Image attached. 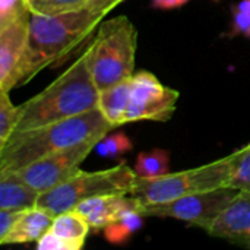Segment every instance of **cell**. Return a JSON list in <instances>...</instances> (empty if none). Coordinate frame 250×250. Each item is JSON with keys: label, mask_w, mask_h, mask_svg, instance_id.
Segmentation results:
<instances>
[{"label": "cell", "mask_w": 250, "mask_h": 250, "mask_svg": "<svg viewBox=\"0 0 250 250\" xmlns=\"http://www.w3.org/2000/svg\"><path fill=\"white\" fill-rule=\"evenodd\" d=\"M40 192L13 171H0V209H28L37 205Z\"/></svg>", "instance_id": "cell-14"}, {"label": "cell", "mask_w": 250, "mask_h": 250, "mask_svg": "<svg viewBox=\"0 0 250 250\" xmlns=\"http://www.w3.org/2000/svg\"><path fill=\"white\" fill-rule=\"evenodd\" d=\"M38 250H73L72 246L64 242L62 237H59L56 233L48 230L38 242H37Z\"/></svg>", "instance_id": "cell-25"}, {"label": "cell", "mask_w": 250, "mask_h": 250, "mask_svg": "<svg viewBox=\"0 0 250 250\" xmlns=\"http://www.w3.org/2000/svg\"><path fill=\"white\" fill-rule=\"evenodd\" d=\"M53 220L54 215L38 205L28 208L13 226V229L3 239H0V245H21L38 242L51 229Z\"/></svg>", "instance_id": "cell-13"}, {"label": "cell", "mask_w": 250, "mask_h": 250, "mask_svg": "<svg viewBox=\"0 0 250 250\" xmlns=\"http://www.w3.org/2000/svg\"><path fill=\"white\" fill-rule=\"evenodd\" d=\"M136 177L138 174L135 170L126 163L98 171L79 170L62 185L41 193L37 205L56 217L62 212L75 209L82 201L92 196L108 193L130 195Z\"/></svg>", "instance_id": "cell-6"}, {"label": "cell", "mask_w": 250, "mask_h": 250, "mask_svg": "<svg viewBox=\"0 0 250 250\" xmlns=\"http://www.w3.org/2000/svg\"><path fill=\"white\" fill-rule=\"evenodd\" d=\"M103 138H92L86 142H81L70 148L53 152L44 158H40L29 166L12 170L22 182L28 183L37 192L44 193L67 179L76 174L81 168V164L86 160V157L95 149L97 144Z\"/></svg>", "instance_id": "cell-8"}, {"label": "cell", "mask_w": 250, "mask_h": 250, "mask_svg": "<svg viewBox=\"0 0 250 250\" xmlns=\"http://www.w3.org/2000/svg\"><path fill=\"white\" fill-rule=\"evenodd\" d=\"M19 113V105L12 104L9 92L0 91V145L7 141L12 135L16 119Z\"/></svg>", "instance_id": "cell-22"}, {"label": "cell", "mask_w": 250, "mask_h": 250, "mask_svg": "<svg viewBox=\"0 0 250 250\" xmlns=\"http://www.w3.org/2000/svg\"><path fill=\"white\" fill-rule=\"evenodd\" d=\"M240 190L231 186H223L218 189L192 193L167 204L144 205V217L174 218L190 223L205 231L215 223L220 214L230 205Z\"/></svg>", "instance_id": "cell-7"}, {"label": "cell", "mask_w": 250, "mask_h": 250, "mask_svg": "<svg viewBox=\"0 0 250 250\" xmlns=\"http://www.w3.org/2000/svg\"><path fill=\"white\" fill-rule=\"evenodd\" d=\"M132 148H133L132 141L123 132H116V133L110 132V133H107L95 146L97 152L101 157L111 158V160L120 158L126 152L132 151Z\"/></svg>", "instance_id": "cell-20"}, {"label": "cell", "mask_w": 250, "mask_h": 250, "mask_svg": "<svg viewBox=\"0 0 250 250\" xmlns=\"http://www.w3.org/2000/svg\"><path fill=\"white\" fill-rule=\"evenodd\" d=\"M104 16L91 7L51 16L31 13L26 48L4 92L29 82L40 70L67 56L92 34Z\"/></svg>", "instance_id": "cell-1"}, {"label": "cell", "mask_w": 250, "mask_h": 250, "mask_svg": "<svg viewBox=\"0 0 250 250\" xmlns=\"http://www.w3.org/2000/svg\"><path fill=\"white\" fill-rule=\"evenodd\" d=\"M130 92L132 78L100 89L98 108L114 127L125 125V114L130 101Z\"/></svg>", "instance_id": "cell-15"}, {"label": "cell", "mask_w": 250, "mask_h": 250, "mask_svg": "<svg viewBox=\"0 0 250 250\" xmlns=\"http://www.w3.org/2000/svg\"><path fill=\"white\" fill-rule=\"evenodd\" d=\"M31 12L0 28V91H6L12 73L19 64L28 42Z\"/></svg>", "instance_id": "cell-12"}, {"label": "cell", "mask_w": 250, "mask_h": 250, "mask_svg": "<svg viewBox=\"0 0 250 250\" xmlns=\"http://www.w3.org/2000/svg\"><path fill=\"white\" fill-rule=\"evenodd\" d=\"M229 186L250 192V144L240 148V155L234 164Z\"/></svg>", "instance_id": "cell-21"}, {"label": "cell", "mask_w": 250, "mask_h": 250, "mask_svg": "<svg viewBox=\"0 0 250 250\" xmlns=\"http://www.w3.org/2000/svg\"><path fill=\"white\" fill-rule=\"evenodd\" d=\"M120 1L123 0H89L88 7H91L95 12H101L104 15H107L113 7H116Z\"/></svg>", "instance_id": "cell-27"}, {"label": "cell", "mask_w": 250, "mask_h": 250, "mask_svg": "<svg viewBox=\"0 0 250 250\" xmlns=\"http://www.w3.org/2000/svg\"><path fill=\"white\" fill-rule=\"evenodd\" d=\"M142 220L144 215L139 211L126 212L125 215H122L120 218H117L116 221L110 223L103 229L107 242H110L111 245L126 243L129 237L133 236L142 227Z\"/></svg>", "instance_id": "cell-18"}, {"label": "cell", "mask_w": 250, "mask_h": 250, "mask_svg": "<svg viewBox=\"0 0 250 250\" xmlns=\"http://www.w3.org/2000/svg\"><path fill=\"white\" fill-rule=\"evenodd\" d=\"M116 127L100 108L28 130H16L0 145V171L19 170L53 152L92 138H104Z\"/></svg>", "instance_id": "cell-2"}, {"label": "cell", "mask_w": 250, "mask_h": 250, "mask_svg": "<svg viewBox=\"0 0 250 250\" xmlns=\"http://www.w3.org/2000/svg\"><path fill=\"white\" fill-rule=\"evenodd\" d=\"M190 0H151L154 9H161V10H171L185 6Z\"/></svg>", "instance_id": "cell-28"}, {"label": "cell", "mask_w": 250, "mask_h": 250, "mask_svg": "<svg viewBox=\"0 0 250 250\" xmlns=\"http://www.w3.org/2000/svg\"><path fill=\"white\" fill-rule=\"evenodd\" d=\"M100 89L92 78L88 51L83 53L44 91L19 105L13 132L40 127L98 108Z\"/></svg>", "instance_id": "cell-3"}, {"label": "cell", "mask_w": 250, "mask_h": 250, "mask_svg": "<svg viewBox=\"0 0 250 250\" xmlns=\"http://www.w3.org/2000/svg\"><path fill=\"white\" fill-rule=\"evenodd\" d=\"M179 92L164 86L154 73L141 70L132 76L130 101L125 114V123L139 120L167 122L176 111Z\"/></svg>", "instance_id": "cell-9"}, {"label": "cell", "mask_w": 250, "mask_h": 250, "mask_svg": "<svg viewBox=\"0 0 250 250\" xmlns=\"http://www.w3.org/2000/svg\"><path fill=\"white\" fill-rule=\"evenodd\" d=\"M234 7H237L239 10L250 15V0H240L237 4H234Z\"/></svg>", "instance_id": "cell-29"}, {"label": "cell", "mask_w": 250, "mask_h": 250, "mask_svg": "<svg viewBox=\"0 0 250 250\" xmlns=\"http://www.w3.org/2000/svg\"><path fill=\"white\" fill-rule=\"evenodd\" d=\"M142 207L144 205L132 195L129 196L123 193H108L82 201L75 208V211L88 221L91 229L101 230L126 212L139 211L142 214Z\"/></svg>", "instance_id": "cell-10"}, {"label": "cell", "mask_w": 250, "mask_h": 250, "mask_svg": "<svg viewBox=\"0 0 250 250\" xmlns=\"http://www.w3.org/2000/svg\"><path fill=\"white\" fill-rule=\"evenodd\" d=\"M28 10L34 15H62L88 7L89 0H25Z\"/></svg>", "instance_id": "cell-19"}, {"label": "cell", "mask_w": 250, "mask_h": 250, "mask_svg": "<svg viewBox=\"0 0 250 250\" xmlns=\"http://www.w3.org/2000/svg\"><path fill=\"white\" fill-rule=\"evenodd\" d=\"M138 31L132 21L116 16L103 22L86 47L88 63L98 89L130 79L135 69Z\"/></svg>", "instance_id": "cell-4"}, {"label": "cell", "mask_w": 250, "mask_h": 250, "mask_svg": "<svg viewBox=\"0 0 250 250\" xmlns=\"http://www.w3.org/2000/svg\"><path fill=\"white\" fill-rule=\"evenodd\" d=\"M207 233L250 248V192L240 190Z\"/></svg>", "instance_id": "cell-11"}, {"label": "cell", "mask_w": 250, "mask_h": 250, "mask_svg": "<svg viewBox=\"0 0 250 250\" xmlns=\"http://www.w3.org/2000/svg\"><path fill=\"white\" fill-rule=\"evenodd\" d=\"M25 209H0V239H3L23 215Z\"/></svg>", "instance_id": "cell-26"}, {"label": "cell", "mask_w": 250, "mask_h": 250, "mask_svg": "<svg viewBox=\"0 0 250 250\" xmlns=\"http://www.w3.org/2000/svg\"><path fill=\"white\" fill-rule=\"evenodd\" d=\"M25 12H29L25 0H0V28L16 21Z\"/></svg>", "instance_id": "cell-23"}, {"label": "cell", "mask_w": 250, "mask_h": 250, "mask_svg": "<svg viewBox=\"0 0 250 250\" xmlns=\"http://www.w3.org/2000/svg\"><path fill=\"white\" fill-rule=\"evenodd\" d=\"M231 29L230 35H245L250 38V15L239 10L237 7H231Z\"/></svg>", "instance_id": "cell-24"}, {"label": "cell", "mask_w": 250, "mask_h": 250, "mask_svg": "<svg viewBox=\"0 0 250 250\" xmlns=\"http://www.w3.org/2000/svg\"><path fill=\"white\" fill-rule=\"evenodd\" d=\"M135 173L141 177H160L170 173V154L166 149L144 151L136 157Z\"/></svg>", "instance_id": "cell-17"}, {"label": "cell", "mask_w": 250, "mask_h": 250, "mask_svg": "<svg viewBox=\"0 0 250 250\" xmlns=\"http://www.w3.org/2000/svg\"><path fill=\"white\" fill-rule=\"evenodd\" d=\"M239 155L240 148L224 158L185 171L167 173L160 177L138 176L130 195L142 205H157L167 204L192 193L229 186Z\"/></svg>", "instance_id": "cell-5"}, {"label": "cell", "mask_w": 250, "mask_h": 250, "mask_svg": "<svg viewBox=\"0 0 250 250\" xmlns=\"http://www.w3.org/2000/svg\"><path fill=\"white\" fill-rule=\"evenodd\" d=\"M91 226L88 221L75 209L62 212L54 217L53 224H51V231L56 233L59 237H62L64 242H67L72 249H82L85 239L89 233Z\"/></svg>", "instance_id": "cell-16"}]
</instances>
